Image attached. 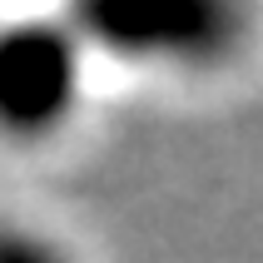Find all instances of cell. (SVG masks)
<instances>
[{"instance_id": "2", "label": "cell", "mask_w": 263, "mask_h": 263, "mask_svg": "<svg viewBox=\"0 0 263 263\" xmlns=\"http://www.w3.org/2000/svg\"><path fill=\"white\" fill-rule=\"evenodd\" d=\"M80 45L95 40L119 60H159V65H209L229 55L238 15L229 5L184 0V5H89L74 15Z\"/></svg>"}, {"instance_id": "3", "label": "cell", "mask_w": 263, "mask_h": 263, "mask_svg": "<svg viewBox=\"0 0 263 263\" xmlns=\"http://www.w3.org/2000/svg\"><path fill=\"white\" fill-rule=\"evenodd\" d=\"M0 263H70L55 238L35 234L25 223H0Z\"/></svg>"}, {"instance_id": "1", "label": "cell", "mask_w": 263, "mask_h": 263, "mask_svg": "<svg viewBox=\"0 0 263 263\" xmlns=\"http://www.w3.org/2000/svg\"><path fill=\"white\" fill-rule=\"evenodd\" d=\"M85 45L60 20L0 25V134L15 144L55 139L80 109Z\"/></svg>"}]
</instances>
